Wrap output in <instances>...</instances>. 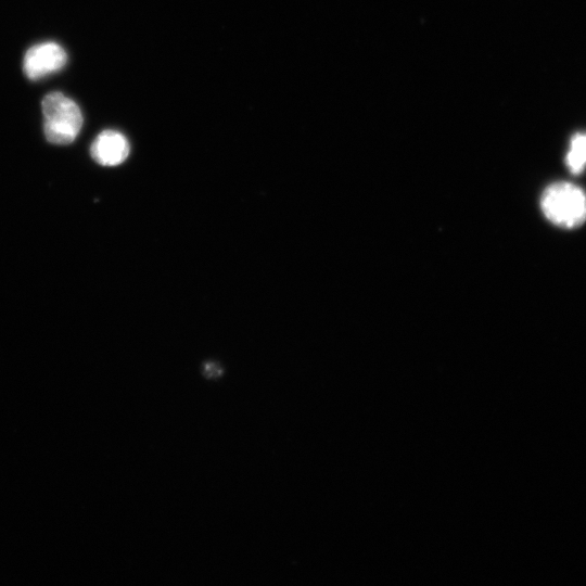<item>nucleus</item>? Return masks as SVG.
Returning a JSON list of instances; mask_svg holds the SVG:
<instances>
[{
    "instance_id": "obj_3",
    "label": "nucleus",
    "mask_w": 586,
    "mask_h": 586,
    "mask_svg": "<svg viewBox=\"0 0 586 586\" xmlns=\"http://www.w3.org/2000/svg\"><path fill=\"white\" fill-rule=\"evenodd\" d=\"M67 61V54L56 42L47 41L29 48L23 60V71L30 80H38L60 71Z\"/></svg>"
},
{
    "instance_id": "obj_1",
    "label": "nucleus",
    "mask_w": 586,
    "mask_h": 586,
    "mask_svg": "<svg viewBox=\"0 0 586 586\" xmlns=\"http://www.w3.org/2000/svg\"><path fill=\"white\" fill-rule=\"evenodd\" d=\"M540 208L552 224L575 228L586 220V193L571 182H555L543 192Z\"/></svg>"
},
{
    "instance_id": "obj_2",
    "label": "nucleus",
    "mask_w": 586,
    "mask_h": 586,
    "mask_svg": "<svg viewBox=\"0 0 586 586\" xmlns=\"http://www.w3.org/2000/svg\"><path fill=\"white\" fill-rule=\"evenodd\" d=\"M47 140L54 144L72 143L82 126L79 106L61 92L47 94L41 103Z\"/></svg>"
},
{
    "instance_id": "obj_5",
    "label": "nucleus",
    "mask_w": 586,
    "mask_h": 586,
    "mask_svg": "<svg viewBox=\"0 0 586 586\" xmlns=\"http://www.w3.org/2000/svg\"><path fill=\"white\" fill-rule=\"evenodd\" d=\"M565 162L573 174H579L586 166V133H576L572 137Z\"/></svg>"
},
{
    "instance_id": "obj_6",
    "label": "nucleus",
    "mask_w": 586,
    "mask_h": 586,
    "mask_svg": "<svg viewBox=\"0 0 586 586\" xmlns=\"http://www.w3.org/2000/svg\"><path fill=\"white\" fill-rule=\"evenodd\" d=\"M204 370H205V373L211 378L219 375L221 371L219 366L214 362L206 364Z\"/></svg>"
},
{
    "instance_id": "obj_4",
    "label": "nucleus",
    "mask_w": 586,
    "mask_h": 586,
    "mask_svg": "<svg viewBox=\"0 0 586 586\" xmlns=\"http://www.w3.org/2000/svg\"><path fill=\"white\" fill-rule=\"evenodd\" d=\"M130 146L127 138L116 130L100 132L90 146V154L102 166H117L129 155Z\"/></svg>"
}]
</instances>
